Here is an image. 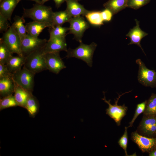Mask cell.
Returning <instances> with one entry per match:
<instances>
[{"mask_svg":"<svg viewBox=\"0 0 156 156\" xmlns=\"http://www.w3.org/2000/svg\"><path fill=\"white\" fill-rule=\"evenodd\" d=\"M55 3V6L57 8H59L62 4L66 1V0H53Z\"/></svg>","mask_w":156,"mask_h":156,"instance_id":"d590c367","label":"cell"},{"mask_svg":"<svg viewBox=\"0 0 156 156\" xmlns=\"http://www.w3.org/2000/svg\"><path fill=\"white\" fill-rule=\"evenodd\" d=\"M128 0H108L103 4V7L109 10L113 15L127 7Z\"/></svg>","mask_w":156,"mask_h":156,"instance_id":"44dd1931","label":"cell"},{"mask_svg":"<svg viewBox=\"0 0 156 156\" xmlns=\"http://www.w3.org/2000/svg\"><path fill=\"white\" fill-rule=\"evenodd\" d=\"M69 23L70 27L68 34H73L74 39L79 43L82 42L84 32L90 27L89 23L81 16L72 17Z\"/></svg>","mask_w":156,"mask_h":156,"instance_id":"9c48e42d","label":"cell"},{"mask_svg":"<svg viewBox=\"0 0 156 156\" xmlns=\"http://www.w3.org/2000/svg\"><path fill=\"white\" fill-rule=\"evenodd\" d=\"M43 48L26 56L23 67L35 74L47 70Z\"/></svg>","mask_w":156,"mask_h":156,"instance_id":"3957f363","label":"cell"},{"mask_svg":"<svg viewBox=\"0 0 156 156\" xmlns=\"http://www.w3.org/2000/svg\"><path fill=\"white\" fill-rule=\"evenodd\" d=\"M49 0H41L42 4H44L46 2L49 1Z\"/></svg>","mask_w":156,"mask_h":156,"instance_id":"f35d334b","label":"cell"},{"mask_svg":"<svg viewBox=\"0 0 156 156\" xmlns=\"http://www.w3.org/2000/svg\"><path fill=\"white\" fill-rule=\"evenodd\" d=\"M2 0H0V2H1Z\"/></svg>","mask_w":156,"mask_h":156,"instance_id":"60d3db41","label":"cell"},{"mask_svg":"<svg viewBox=\"0 0 156 156\" xmlns=\"http://www.w3.org/2000/svg\"><path fill=\"white\" fill-rule=\"evenodd\" d=\"M136 25L131 29L129 32L126 34L127 36L130 38L131 41L128 44H135L139 46L145 54L143 49L140 44L141 40L144 37L148 35V34L141 30L140 27V22L136 19H135Z\"/></svg>","mask_w":156,"mask_h":156,"instance_id":"4fadbf2b","label":"cell"},{"mask_svg":"<svg viewBox=\"0 0 156 156\" xmlns=\"http://www.w3.org/2000/svg\"><path fill=\"white\" fill-rule=\"evenodd\" d=\"M101 11H90L85 16L91 24L97 26L103 24Z\"/></svg>","mask_w":156,"mask_h":156,"instance_id":"d4e9b609","label":"cell"},{"mask_svg":"<svg viewBox=\"0 0 156 156\" xmlns=\"http://www.w3.org/2000/svg\"><path fill=\"white\" fill-rule=\"evenodd\" d=\"M39 108L38 100L31 93L27 99L25 109L28 111L29 116L34 118L38 112Z\"/></svg>","mask_w":156,"mask_h":156,"instance_id":"603a6c76","label":"cell"},{"mask_svg":"<svg viewBox=\"0 0 156 156\" xmlns=\"http://www.w3.org/2000/svg\"><path fill=\"white\" fill-rule=\"evenodd\" d=\"M18 0H2L0 2V14L11 21L12 14Z\"/></svg>","mask_w":156,"mask_h":156,"instance_id":"ac0fdd59","label":"cell"},{"mask_svg":"<svg viewBox=\"0 0 156 156\" xmlns=\"http://www.w3.org/2000/svg\"><path fill=\"white\" fill-rule=\"evenodd\" d=\"M35 74L24 67L13 74L12 78L15 83L24 89L32 92L34 86Z\"/></svg>","mask_w":156,"mask_h":156,"instance_id":"5b68a950","label":"cell"},{"mask_svg":"<svg viewBox=\"0 0 156 156\" xmlns=\"http://www.w3.org/2000/svg\"><path fill=\"white\" fill-rule=\"evenodd\" d=\"M139 128L141 131L147 135L156 133V115H145Z\"/></svg>","mask_w":156,"mask_h":156,"instance_id":"5bb4252c","label":"cell"},{"mask_svg":"<svg viewBox=\"0 0 156 156\" xmlns=\"http://www.w3.org/2000/svg\"><path fill=\"white\" fill-rule=\"evenodd\" d=\"M12 76L13 74L9 71L6 64L0 63V78Z\"/></svg>","mask_w":156,"mask_h":156,"instance_id":"836d02e7","label":"cell"},{"mask_svg":"<svg viewBox=\"0 0 156 156\" xmlns=\"http://www.w3.org/2000/svg\"><path fill=\"white\" fill-rule=\"evenodd\" d=\"M53 13L51 7L36 3L30 8H23L22 16L24 18H30L33 21L48 23L53 27Z\"/></svg>","mask_w":156,"mask_h":156,"instance_id":"6da1fadb","label":"cell"},{"mask_svg":"<svg viewBox=\"0 0 156 156\" xmlns=\"http://www.w3.org/2000/svg\"><path fill=\"white\" fill-rule=\"evenodd\" d=\"M66 37H50L43 48L44 53L67 51Z\"/></svg>","mask_w":156,"mask_h":156,"instance_id":"8fae6325","label":"cell"},{"mask_svg":"<svg viewBox=\"0 0 156 156\" xmlns=\"http://www.w3.org/2000/svg\"><path fill=\"white\" fill-rule=\"evenodd\" d=\"M25 58L26 57L22 55L12 56L5 64L9 71L13 74L22 68L24 64Z\"/></svg>","mask_w":156,"mask_h":156,"instance_id":"d6986e66","label":"cell"},{"mask_svg":"<svg viewBox=\"0 0 156 156\" xmlns=\"http://www.w3.org/2000/svg\"><path fill=\"white\" fill-rule=\"evenodd\" d=\"M136 62L139 66L138 79L143 85L151 88L156 87V71L147 68L144 63L140 59Z\"/></svg>","mask_w":156,"mask_h":156,"instance_id":"8992f818","label":"cell"},{"mask_svg":"<svg viewBox=\"0 0 156 156\" xmlns=\"http://www.w3.org/2000/svg\"><path fill=\"white\" fill-rule=\"evenodd\" d=\"M25 25L27 34L35 37H38L45 28L52 27V25L49 23L36 21L27 23Z\"/></svg>","mask_w":156,"mask_h":156,"instance_id":"2e32d148","label":"cell"},{"mask_svg":"<svg viewBox=\"0 0 156 156\" xmlns=\"http://www.w3.org/2000/svg\"><path fill=\"white\" fill-rule=\"evenodd\" d=\"M17 106H18V105L13 94L0 98V111L8 108Z\"/></svg>","mask_w":156,"mask_h":156,"instance_id":"4316f807","label":"cell"},{"mask_svg":"<svg viewBox=\"0 0 156 156\" xmlns=\"http://www.w3.org/2000/svg\"><path fill=\"white\" fill-rule=\"evenodd\" d=\"M8 20L4 16L0 14V32H6L10 27Z\"/></svg>","mask_w":156,"mask_h":156,"instance_id":"d6a6232c","label":"cell"},{"mask_svg":"<svg viewBox=\"0 0 156 156\" xmlns=\"http://www.w3.org/2000/svg\"><path fill=\"white\" fill-rule=\"evenodd\" d=\"M129 92H126L121 95L119 94L118 97L116 98V99H115V103L113 105L110 103V100L108 101L106 100L105 96V92H103L104 97L102 99L109 105L108 107L106 110V114L113 119L118 125H120L121 121L126 115L127 110V107L125 104L122 105H118V101L122 95Z\"/></svg>","mask_w":156,"mask_h":156,"instance_id":"52a82bcc","label":"cell"},{"mask_svg":"<svg viewBox=\"0 0 156 156\" xmlns=\"http://www.w3.org/2000/svg\"><path fill=\"white\" fill-rule=\"evenodd\" d=\"M1 38L12 54L15 53L18 55H22L21 51V40L12 24L7 31L3 33Z\"/></svg>","mask_w":156,"mask_h":156,"instance_id":"277c9868","label":"cell"},{"mask_svg":"<svg viewBox=\"0 0 156 156\" xmlns=\"http://www.w3.org/2000/svg\"><path fill=\"white\" fill-rule=\"evenodd\" d=\"M22 0H18L19 2L20 1ZM31 1H35L36 3H39V4H42L41 0H27Z\"/></svg>","mask_w":156,"mask_h":156,"instance_id":"74e56055","label":"cell"},{"mask_svg":"<svg viewBox=\"0 0 156 156\" xmlns=\"http://www.w3.org/2000/svg\"><path fill=\"white\" fill-rule=\"evenodd\" d=\"M150 156H156V149L151 152L149 154Z\"/></svg>","mask_w":156,"mask_h":156,"instance_id":"8d00e7d4","label":"cell"},{"mask_svg":"<svg viewBox=\"0 0 156 156\" xmlns=\"http://www.w3.org/2000/svg\"><path fill=\"white\" fill-rule=\"evenodd\" d=\"M47 41L46 39H41L27 34L21 40L22 55L26 57L33 52L42 48Z\"/></svg>","mask_w":156,"mask_h":156,"instance_id":"ba28073f","label":"cell"},{"mask_svg":"<svg viewBox=\"0 0 156 156\" xmlns=\"http://www.w3.org/2000/svg\"><path fill=\"white\" fill-rule=\"evenodd\" d=\"M44 58L47 70L54 73L57 74L66 67L60 57V52L46 53Z\"/></svg>","mask_w":156,"mask_h":156,"instance_id":"30bf717a","label":"cell"},{"mask_svg":"<svg viewBox=\"0 0 156 156\" xmlns=\"http://www.w3.org/2000/svg\"><path fill=\"white\" fill-rule=\"evenodd\" d=\"M72 17L66 10L54 12L53 27L62 26L65 23L69 22Z\"/></svg>","mask_w":156,"mask_h":156,"instance_id":"7402d4cb","label":"cell"},{"mask_svg":"<svg viewBox=\"0 0 156 156\" xmlns=\"http://www.w3.org/2000/svg\"><path fill=\"white\" fill-rule=\"evenodd\" d=\"M69 30V27L61 26H53L49 29L50 37H66Z\"/></svg>","mask_w":156,"mask_h":156,"instance_id":"f1b7e54d","label":"cell"},{"mask_svg":"<svg viewBox=\"0 0 156 156\" xmlns=\"http://www.w3.org/2000/svg\"><path fill=\"white\" fill-rule=\"evenodd\" d=\"M151 0H128L127 7L136 10L149 3Z\"/></svg>","mask_w":156,"mask_h":156,"instance_id":"f546056e","label":"cell"},{"mask_svg":"<svg viewBox=\"0 0 156 156\" xmlns=\"http://www.w3.org/2000/svg\"><path fill=\"white\" fill-rule=\"evenodd\" d=\"M131 138L132 140L137 144L143 152L149 151L156 144L155 138L143 136L137 132L132 133Z\"/></svg>","mask_w":156,"mask_h":156,"instance_id":"7c38bea8","label":"cell"},{"mask_svg":"<svg viewBox=\"0 0 156 156\" xmlns=\"http://www.w3.org/2000/svg\"><path fill=\"white\" fill-rule=\"evenodd\" d=\"M97 46V44L94 42L89 45L84 44L82 42L80 43L79 46L75 49L69 48L67 49L66 57L67 58L74 57L81 60L91 67L93 56Z\"/></svg>","mask_w":156,"mask_h":156,"instance_id":"7a4b0ae2","label":"cell"},{"mask_svg":"<svg viewBox=\"0 0 156 156\" xmlns=\"http://www.w3.org/2000/svg\"><path fill=\"white\" fill-rule=\"evenodd\" d=\"M145 115H156V94L152 93L147 101L144 112Z\"/></svg>","mask_w":156,"mask_h":156,"instance_id":"484cf974","label":"cell"},{"mask_svg":"<svg viewBox=\"0 0 156 156\" xmlns=\"http://www.w3.org/2000/svg\"><path fill=\"white\" fill-rule=\"evenodd\" d=\"M76 0V1H80V0Z\"/></svg>","mask_w":156,"mask_h":156,"instance_id":"ab89813d","label":"cell"},{"mask_svg":"<svg viewBox=\"0 0 156 156\" xmlns=\"http://www.w3.org/2000/svg\"><path fill=\"white\" fill-rule=\"evenodd\" d=\"M101 13L103 21H110L113 15L110 11L106 9L101 11Z\"/></svg>","mask_w":156,"mask_h":156,"instance_id":"e575fe53","label":"cell"},{"mask_svg":"<svg viewBox=\"0 0 156 156\" xmlns=\"http://www.w3.org/2000/svg\"><path fill=\"white\" fill-rule=\"evenodd\" d=\"M5 44L0 39V63L6 64L7 61L12 55Z\"/></svg>","mask_w":156,"mask_h":156,"instance_id":"83f0119b","label":"cell"},{"mask_svg":"<svg viewBox=\"0 0 156 156\" xmlns=\"http://www.w3.org/2000/svg\"><path fill=\"white\" fill-rule=\"evenodd\" d=\"M127 128L125 127L124 133L118 142L120 146L124 150L126 156L128 155L127 151L128 142Z\"/></svg>","mask_w":156,"mask_h":156,"instance_id":"1f68e13d","label":"cell"},{"mask_svg":"<svg viewBox=\"0 0 156 156\" xmlns=\"http://www.w3.org/2000/svg\"><path fill=\"white\" fill-rule=\"evenodd\" d=\"M16 83L12 77L0 78V98L14 93Z\"/></svg>","mask_w":156,"mask_h":156,"instance_id":"9a60e30c","label":"cell"},{"mask_svg":"<svg viewBox=\"0 0 156 156\" xmlns=\"http://www.w3.org/2000/svg\"><path fill=\"white\" fill-rule=\"evenodd\" d=\"M66 10L72 17L79 16H85L89 11L76 0H66Z\"/></svg>","mask_w":156,"mask_h":156,"instance_id":"e0dca14e","label":"cell"},{"mask_svg":"<svg viewBox=\"0 0 156 156\" xmlns=\"http://www.w3.org/2000/svg\"><path fill=\"white\" fill-rule=\"evenodd\" d=\"M31 93L16 83L14 96L18 106L25 108L27 99Z\"/></svg>","mask_w":156,"mask_h":156,"instance_id":"ffe728a7","label":"cell"},{"mask_svg":"<svg viewBox=\"0 0 156 156\" xmlns=\"http://www.w3.org/2000/svg\"><path fill=\"white\" fill-rule=\"evenodd\" d=\"M14 22L12 24L20 36L21 40L26 36L27 33L24 18L22 16L16 15L14 18Z\"/></svg>","mask_w":156,"mask_h":156,"instance_id":"cb8c5ba5","label":"cell"},{"mask_svg":"<svg viewBox=\"0 0 156 156\" xmlns=\"http://www.w3.org/2000/svg\"><path fill=\"white\" fill-rule=\"evenodd\" d=\"M146 102L147 101L146 100L137 105L136 108L133 118L131 121L129 123V125L127 128L131 127L138 116L141 113L144 112L145 109Z\"/></svg>","mask_w":156,"mask_h":156,"instance_id":"4dcf8cb0","label":"cell"}]
</instances>
